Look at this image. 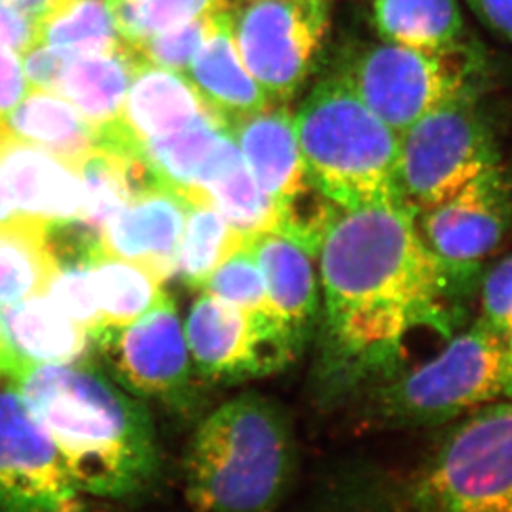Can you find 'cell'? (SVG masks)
Segmentation results:
<instances>
[{
	"instance_id": "6da1fadb",
	"label": "cell",
	"mask_w": 512,
	"mask_h": 512,
	"mask_svg": "<svg viewBox=\"0 0 512 512\" xmlns=\"http://www.w3.org/2000/svg\"><path fill=\"white\" fill-rule=\"evenodd\" d=\"M325 326L315 373L333 409L403 370L414 335L449 340L468 288L436 258L406 203L341 210L320 247Z\"/></svg>"
},
{
	"instance_id": "7a4b0ae2",
	"label": "cell",
	"mask_w": 512,
	"mask_h": 512,
	"mask_svg": "<svg viewBox=\"0 0 512 512\" xmlns=\"http://www.w3.org/2000/svg\"><path fill=\"white\" fill-rule=\"evenodd\" d=\"M49 431L75 484L94 498H135L160 473L152 414L84 365H19L7 378Z\"/></svg>"
},
{
	"instance_id": "3957f363",
	"label": "cell",
	"mask_w": 512,
	"mask_h": 512,
	"mask_svg": "<svg viewBox=\"0 0 512 512\" xmlns=\"http://www.w3.org/2000/svg\"><path fill=\"white\" fill-rule=\"evenodd\" d=\"M295 468L290 419L263 394L245 393L203 419L183 458L195 512H276Z\"/></svg>"
},
{
	"instance_id": "277c9868",
	"label": "cell",
	"mask_w": 512,
	"mask_h": 512,
	"mask_svg": "<svg viewBox=\"0 0 512 512\" xmlns=\"http://www.w3.org/2000/svg\"><path fill=\"white\" fill-rule=\"evenodd\" d=\"M295 128L311 182L340 210L404 203L399 135L340 75L311 90Z\"/></svg>"
},
{
	"instance_id": "5b68a950",
	"label": "cell",
	"mask_w": 512,
	"mask_h": 512,
	"mask_svg": "<svg viewBox=\"0 0 512 512\" xmlns=\"http://www.w3.org/2000/svg\"><path fill=\"white\" fill-rule=\"evenodd\" d=\"M444 428L426 456L393 481V511L512 512V399Z\"/></svg>"
},
{
	"instance_id": "8992f818",
	"label": "cell",
	"mask_w": 512,
	"mask_h": 512,
	"mask_svg": "<svg viewBox=\"0 0 512 512\" xmlns=\"http://www.w3.org/2000/svg\"><path fill=\"white\" fill-rule=\"evenodd\" d=\"M438 355L398 371L366 394L376 428H444L504 398L506 338L478 320L454 333Z\"/></svg>"
},
{
	"instance_id": "52a82bcc",
	"label": "cell",
	"mask_w": 512,
	"mask_h": 512,
	"mask_svg": "<svg viewBox=\"0 0 512 512\" xmlns=\"http://www.w3.org/2000/svg\"><path fill=\"white\" fill-rule=\"evenodd\" d=\"M499 167L496 137L474 89L439 105L399 133V188L414 212L443 202Z\"/></svg>"
},
{
	"instance_id": "ba28073f",
	"label": "cell",
	"mask_w": 512,
	"mask_h": 512,
	"mask_svg": "<svg viewBox=\"0 0 512 512\" xmlns=\"http://www.w3.org/2000/svg\"><path fill=\"white\" fill-rule=\"evenodd\" d=\"M183 330L195 370L217 383L283 371L308 340L273 310L245 313L208 293L193 303Z\"/></svg>"
},
{
	"instance_id": "9c48e42d",
	"label": "cell",
	"mask_w": 512,
	"mask_h": 512,
	"mask_svg": "<svg viewBox=\"0 0 512 512\" xmlns=\"http://www.w3.org/2000/svg\"><path fill=\"white\" fill-rule=\"evenodd\" d=\"M466 55H439L401 45H373L340 77L394 132L403 133L439 105L474 89Z\"/></svg>"
},
{
	"instance_id": "30bf717a",
	"label": "cell",
	"mask_w": 512,
	"mask_h": 512,
	"mask_svg": "<svg viewBox=\"0 0 512 512\" xmlns=\"http://www.w3.org/2000/svg\"><path fill=\"white\" fill-rule=\"evenodd\" d=\"M232 17L243 64L271 104H286L320 52L328 0H247Z\"/></svg>"
},
{
	"instance_id": "8fae6325",
	"label": "cell",
	"mask_w": 512,
	"mask_h": 512,
	"mask_svg": "<svg viewBox=\"0 0 512 512\" xmlns=\"http://www.w3.org/2000/svg\"><path fill=\"white\" fill-rule=\"evenodd\" d=\"M49 431L19 391L0 389V512H87Z\"/></svg>"
},
{
	"instance_id": "7c38bea8",
	"label": "cell",
	"mask_w": 512,
	"mask_h": 512,
	"mask_svg": "<svg viewBox=\"0 0 512 512\" xmlns=\"http://www.w3.org/2000/svg\"><path fill=\"white\" fill-rule=\"evenodd\" d=\"M94 345L115 383L135 398L175 409L192 403V356L170 296L130 325L97 331Z\"/></svg>"
},
{
	"instance_id": "4fadbf2b",
	"label": "cell",
	"mask_w": 512,
	"mask_h": 512,
	"mask_svg": "<svg viewBox=\"0 0 512 512\" xmlns=\"http://www.w3.org/2000/svg\"><path fill=\"white\" fill-rule=\"evenodd\" d=\"M416 223L436 258L459 281L471 285L481 261L503 243L511 228L512 190L503 167L416 212Z\"/></svg>"
},
{
	"instance_id": "5bb4252c",
	"label": "cell",
	"mask_w": 512,
	"mask_h": 512,
	"mask_svg": "<svg viewBox=\"0 0 512 512\" xmlns=\"http://www.w3.org/2000/svg\"><path fill=\"white\" fill-rule=\"evenodd\" d=\"M208 117L215 115L185 75L140 62L119 120L95 133V138L140 155L147 140L167 137Z\"/></svg>"
},
{
	"instance_id": "9a60e30c",
	"label": "cell",
	"mask_w": 512,
	"mask_h": 512,
	"mask_svg": "<svg viewBox=\"0 0 512 512\" xmlns=\"http://www.w3.org/2000/svg\"><path fill=\"white\" fill-rule=\"evenodd\" d=\"M187 213V200L180 193L152 183L107 220L99 233L100 247L147 266L165 281L175 275Z\"/></svg>"
},
{
	"instance_id": "2e32d148",
	"label": "cell",
	"mask_w": 512,
	"mask_h": 512,
	"mask_svg": "<svg viewBox=\"0 0 512 512\" xmlns=\"http://www.w3.org/2000/svg\"><path fill=\"white\" fill-rule=\"evenodd\" d=\"M0 177L20 215L50 227L79 223L84 192L74 168L44 148L12 137L0 124Z\"/></svg>"
},
{
	"instance_id": "e0dca14e",
	"label": "cell",
	"mask_w": 512,
	"mask_h": 512,
	"mask_svg": "<svg viewBox=\"0 0 512 512\" xmlns=\"http://www.w3.org/2000/svg\"><path fill=\"white\" fill-rule=\"evenodd\" d=\"M185 77L227 128L273 105L238 54L232 7L218 10L212 30L193 57Z\"/></svg>"
},
{
	"instance_id": "ac0fdd59",
	"label": "cell",
	"mask_w": 512,
	"mask_h": 512,
	"mask_svg": "<svg viewBox=\"0 0 512 512\" xmlns=\"http://www.w3.org/2000/svg\"><path fill=\"white\" fill-rule=\"evenodd\" d=\"M228 130L273 207L313 185L301 155L295 117L288 105H270Z\"/></svg>"
},
{
	"instance_id": "d6986e66",
	"label": "cell",
	"mask_w": 512,
	"mask_h": 512,
	"mask_svg": "<svg viewBox=\"0 0 512 512\" xmlns=\"http://www.w3.org/2000/svg\"><path fill=\"white\" fill-rule=\"evenodd\" d=\"M0 336L17 366L84 365L95 348L90 331L45 295L0 306Z\"/></svg>"
},
{
	"instance_id": "ffe728a7",
	"label": "cell",
	"mask_w": 512,
	"mask_h": 512,
	"mask_svg": "<svg viewBox=\"0 0 512 512\" xmlns=\"http://www.w3.org/2000/svg\"><path fill=\"white\" fill-rule=\"evenodd\" d=\"M233 142L217 117H208L167 137L143 143L140 155L155 182L180 193L188 205L208 197V177Z\"/></svg>"
},
{
	"instance_id": "44dd1931",
	"label": "cell",
	"mask_w": 512,
	"mask_h": 512,
	"mask_svg": "<svg viewBox=\"0 0 512 512\" xmlns=\"http://www.w3.org/2000/svg\"><path fill=\"white\" fill-rule=\"evenodd\" d=\"M140 62L127 42L104 52L77 54L55 94L74 105L94 133L100 132L119 120Z\"/></svg>"
},
{
	"instance_id": "7402d4cb",
	"label": "cell",
	"mask_w": 512,
	"mask_h": 512,
	"mask_svg": "<svg viewBox=\"0 0 512 512\" xmlns=\"http://www.w3.org/2000/svg\"><path fill=\"white\" fill-rule=\"evenodd\" d=\"M245 245L260 266L276 315L310 336L318 313V290L310 253L276 232L256 233L247 237Z\"/></svg>"
},
{
	"instance_id": "603a6c76",
	"label": "cell",
	"mask_w": 512,
	"mask_h": 512,
	"mask_svg": "<svg viewBox=\"0 0 512 512\" xmlns=\"http://www.w3.org/2000/svg\"><path fill=\"white\" fill-rule=\"evenodd\" d=\"M0 124L12 137L44 148L74 170L95 145L94 130L74 105L47 90L29 89Z\"/></svg>"
},
{
	"instance_id": "cb8c5ba5",
	"label": "cell",
	"mask_w": 512,
	"mask_h": 512,
	"mask_svg": "<svg viewBox=\"0 0 512 512\" xmlns=\"http://www.w3.org/2000/svg\"><path fill=\"white\" fill-rule=\"evenodd\" d=\"M373 14L383 42L429 54L468 52L456 0H373Z\"/></svg>"
},
{
	"instance_id": "d4e9b609",
	"label": "cell",
	"mask_w": 512,
	"mask_h": 512,
	"mask_svg": "<svg viewBox=\"0 0 512 512\" xmlns=\"http://www.w3.org/2000/svg\"><path fill=\"white\" fill-rule=\"evenodd\" d=\"M75 172L84 192V213L79 223L97 238L107 220L135 193L155 183L142 157L100 143H95Z\"/></svg>"
},
{
	"instance_id": "484cf974",
	"label": "cell",
	"mask_w": 512,
	"mask_h": 512,
	"mask_svg": "<svg viewBox=\"0 0 512 512\" xmlns=\"http://www.w3.org/2000/svg\"><path fill=\"white\" fill-rule=\"evenodd\" d=\"M50 230L25 215L0 227V306L45 295L57 268Z\"/></svg>"
},
{
	"instance_id": "4316f807",
	"label": "cell",
	"mask_w": 512,
	"mask_h": 512,
	"mask_svg": "<svg viewBox=\"0 0 512 512\" xmlns=\"http://www.w3.org/2000/svg\"><path fill=\"white\" fill-rule=\"evenodd\" d=\"M92 278L102 328L130 325L168 298L163 281L147 266L109 255L102 247L92 260Z\"/></svg>"
},
{
	"instance_id": "83f0119b",
	"label": "cell",
	"mask_w": 512,
	"mask_h": 512,
	"mask_svg": "<svg viewBox=\"0 0 512 512\" xmlns=\"http://www.w3.org/2000/svg\"><path fill=\"white\" fill-rule=\"evenodd\" d=\"M203 192L213 207L245 237L275 230V207L261 190L233 140L208 178Z\"/></svg>"
},
{
	"instance_id": "f1b7e54d",
	"label": "cell",
	"mask_w": 512,
	"mask_h": 512,
	"mask_svg": "<svg viewBox=\"0 0 512 512\" xmlns=\"http://www.w3.org/2000/svg\"><path fill=\"white\" fill-rule=\"evenodd\" d=\"M39 44L74 54L115 49L124 44L112 0H59L42 19Z\"/></svg>"
},
{
	"instance_id": "f546056e",
	"label": "cell",
	"mask_w": 512,
	"mask_h": 512,
	"mask_svg": "<svg viewBox=\"0 0 512 512\" xmlns=\"http://www.w3.org/2000/svg\"><path fill=\"white\" fill-rule=\"evenodd\" d=\"M245 240L247 237L228 223L210 198L190 203L175 273L183 283L200 290L212 271L243 247Z\"/></svg>"
},
{
	"instance_id": "4dcf8cb0",
	"label": "cell",
	"mask_w": 512,
	"mask_h": 512,
	"mask_svg": "<svg viewBox=\"0 0 512 512\" xmlns=\"http://www.w3.org/2000/svg\"><path fill=\"white\" fill-rule=\"evenodd\" d=\"M115 20L128 45L203 15L230 7V0H112Z\"/></svg>"
},
{
	"instance_id": "1f68e13d",
	"label": "cell",
	"mask_w": 512,
	"mask_h": 512,
	"mask_svg": "<svg viewBox=\"0 0 512 512\" xmlns=\"http://www.w3.org/2000/svg\"><path fill=\"white\" fill-rule=\"evenodd\" d=\"M200 290L245 313L273 310L263 273L245 243L212 271Z\"/></svg>"
},
{
	"instance_id": "d6a6232c",
	"label": "cell",
	"mask_w": 512,
	"mask_h": 512,
	"mask_svg": "<svg viewBox=\"0 0 512 512\" xmlns=\"http://www.w3.org/2000/svg\"><path fill=\"white\" fill-rule=\"evenodd\" d=\"M217 12L162 30L130 47L142 62L185 75L203 40L210 34Z\"/></svg>"
},
{
	"instance_id": "836d02e7",
	"label": "cell",
	"mask_w": 512,
	"mask_h": 512,
	"mask_svg": "<svg viewBox=\"0 0 512 512\" xmlns=\"http://www.w3.org/2000/svg\"><path fill=\"white\" fill-rule=\"evenodd\" d=\"M479 323L508 340L512 333V253L499 260L481 280Z\"/></svg>"
},
{
	"instance_id": "e575fe53",
	"label": "cell",
	"mask_w": 512,
	"mask_h": 512,
	"mask_svg": "<svg viewBox=\"0 0 512 512\" xmlns=\"http://www.w3.org/2000/svg\"><path fill=\"white\" fill-rule=\"evenodd\" d=\"M75 55L74 52L52 45H34L22 55V67L30 89L47 90L55 94Z\"/></svg>"
},
{
	"instance_id": "d590c367",
	"label": "cell",
	"mask_w": 512,
	"mask_h": 512,
	"mask_svg": "<svg viewBox=\"0 0 512 512\" xmlns=\"http://www.w3.org/2000/svg\"><path fill=\"white\" fill-rule=\"evenodd\" d=\"M39 44V27L24 10L7 0H0V45L14 50L22 57Z\"/></svg>"
},
{
	"instance_id": "8d00e7d4",
	"label": "cell",
	"mask_w": 512,
	"mask_h": 512,
	"mask_svg": "<svg viewBox=\"0 0 512 512\" xmlns=\"http://www.w3.org/2000/svg\"><path fill=\"white\" fill-rule=\"evenodd\" d=\"M29 89L22 57L14 50L0 45V119L19 105Z\"/></svg>"
},
{
	"instance_id": "74e56055",
	"label": "cell",
	"mask_w": 512,
	"mask_h": 512,
	"mask_svg": "<svg viewBox=\"0 0 512 512\" xmlns=\"http://www.w3.org/2000/svg\"><path fill=\"white\" fill-rule=\"evenodd\" d=\"M479 20L512 42V0H466Z\"/></svg>"
},
{
	"instance_id": "f35d334b",
	"label": "cell",
	"mask_w": 512,
	"mask_h": 512,
	"mask_svg": "<svg viewBox=\"0 0 512 512\" xmlns=\"http://www.w3.org/2000/svg\"><path fill=\"white\" fill-rule=\"evenodd\" d=\"M39 22L59 0H7Z\"/></svg>"
},
{
	"instance_id": "ab89813d",
	"label": "cell",
	"mask_w": 512,
	"mask_h": 512,
	"mask_svg": "<svg viewBox=\"0 0 512 512\" xmlns=\"http://www.w3.org/2000/svg\"><path fill=\"white\" fill-rule=\"evenodd\" d=\"M20 213L15 207L14 198L10 195L9 188L0 177V227L12 222Z\"/></svg>"
},
{
	"instance_id": "60d3db41",
	"label": "cell",
	"mask_w": 512,
	"mask_h": 512,
	"mask_svg": "<svg viewBox=\"0 0 512 512\" xmlns=\"http://www.w3.org/2000/svg\"><path fill=\"white\" fill-rule=\"evenodd\" d=\"M15 366H17V361H15L14 356H12L9 348L5 345L4 338L0 336V381L4 380V378H9L12 375V371L15 370Z\"/></svg>"
},
{
	"instance_id": "b9f144b4",
	"label": "cell",
	"mask_w": 512,
	"mask_h": 512,
	"mask_svg": "<svg viewBox=\"0 0 512 512\" xmlns=\"http://www.w3.org/2000/svg\"><path fill=\"white\" fill-rule=\"evenodd\" d=\"M503 399H512V333L506 340V383Z\"/></svg>"
},
{
	"instance_id": "7bdbcfd3",
	"label": "cell",
	"mask_w": 512,
	"mask_h": 512,
	"mask_svg": "<svg viewBox=\"0 0 512 512\" xmlns=\"http://www.w3.org/2000/svg\"><path fill=\"white\" fill-rule=\"evenodd\" d=\"M122 2H137V0H122Z\"/></svg>"
}]
</instances>
